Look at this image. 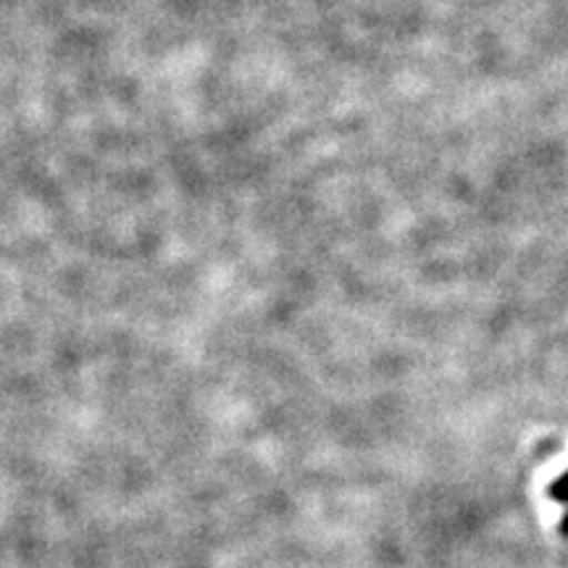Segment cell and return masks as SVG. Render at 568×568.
Returning a JSON list of instances; mask_svg holds the SVG:
<instances>
[{
	"label": "cell",
	"mask_w": 568,
	"mask_h": 568,
	"mask_svg": "<svg viewBox=\"0 0 568 568\" xmlns=\"http://www.w3.org/2000/svg\"><path fill=\"white\" fill-rule=\"evenodd\" d=\"M550 495L556 497V500H560V503H568V471L564 474V477L556 479V485L550 487Z\"/></svg>",
	"instance_id": "6da1fadb"
},
{
	"label": "cell",
	"mask_w": 568,
	"mask_h": 568,
	"mask_svg": "<svg viewBox=\"0 0 568 568\" xmlns=\"http://www.w3.org/2000/svg\"><path fill=\"white\" fill-rule=\"evenodd\" d=\"M564 531L568 535V514H566V518H564Z\"/></svg>",
	"instance_id": "7a4b0ae2"
}]
</instances>
